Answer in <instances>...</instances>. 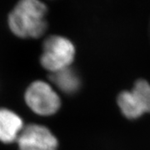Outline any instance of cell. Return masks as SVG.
<instances>
[{
    "instance_id": "7a4b0ae2",
    "label": "cell",
    "mask_w": 150,
    "mask_h": 150,
    "mask_svg": "<svg viewBox=\"0 0 150 150\" xmlns=\"http://www.w3.org/2000/svg\"><path fill=\"white\" fill-rule=\"evenodd\" d=\"M75 57L74 45L69 38L53 35L45 39L40 63L51 73L69 68Z\"/></svg>"
},
{
    "instance_id": "ba28073f",
    "label": "cell",
    "mask_w": 150,
    "mask_h": 150,
    "mask_svg": "<svg viewBox=\"0 0 150 150\" xmlns=\"http://www.w3.org/2000/svg\"><path fill=\"white\" fill-rule=\"evenodd\" d=\"M132 92L139 102L144 112H150V84L146 80L139 79L134 86Z\"/></svg>"
},
{
    "instance_id": "277c9868",
    "label": "cell",
    "mask_w": 150,
    "mask_h": 150,
    "mask_svg": "<svg viewBox=\"0 0 150 150\" xmlns=\"http://www.w3.org/2000/svg\"><path fill=\"white\" fill-rule=\"evenodd\" d=\"M18 150H57L59 142L49 129L36 123L23 127L16 141Z\"/></svg>"
},
{
    "instance_id": "6da1fadb",
    "label": "cell",
    "mask_w": 150,
    "mask_h": 150,
    "mask_svg": "<svg viewBox=\"0 0 150 150\" xmlns=\"http://www.w3.org/2000/svg\"><path fill=\"white\" fill-rule=\"evenodd\" d=\"M47 12V6L41 1L22 0L8 14L9 28L22 38H40L48 28Z\"/></svg>"
},
{
    "instance_id": "52a82bcc",
    "label": "cell",
    "mask_w": 150,
    "mask_h": 150,
    "mask_svg": "<svg viewBox=\"0 0 150 150\" xmlns=\"http://www.w3.org/2000/svg\"><path fill=\"white\" fill-rule=\"evenodd\" d=\"M119 108L126 118L134 119L144 113L142 106L132 91H123L118 97Z\"/></svg>"
},
{
    "instance_id": "3957f363",
    "label": "cell",
    "mask_w": 150,
    "mask_h": 150,
    "mask_svg": "<svg viewBox=\"0 0 150 150\" xmlns=\"http://www.w3.org/2000/svg\"><path fill=\"white\" fill-rule=\"evenodd\" d=\"M25 102L33 112L41 116H50L59 111L61 99L57 92L44 81L33 82L25 92Z\"/></svg>"
},
{
    "instance_id": "8992f818",
    "label": "cell",
    "mask_w": 150,
    "mask_h": 150,
    "mask_svg": "<svg viewBox=\"0 0 150 150\" xmlns=\"http://www.w3.org/2000/svg\"><path fill=\"white\" fill-rule=\"evenodd\" d=\"M49 79L59 89L67 94L77 93L81 85L79 76L71 67L51 73Z\"/></svg>"
},
{
    "instance_id": "5b68a950",
    "label": "cell",
    "mask_w": 150,
    "mask_h": 150,
    "mask_svg": "<svg viewBox=\"0 0 150 150\" xmlns=\"http://www.w3.org/2000/svg\"><path fill=\"white\" fill-rule=\"evenodd\" d=\"M22 118L7 108H0V141L11 144L18 139L23 129Z\"/></svg>"
}]
</instances>
